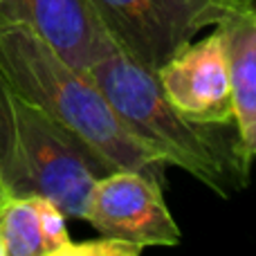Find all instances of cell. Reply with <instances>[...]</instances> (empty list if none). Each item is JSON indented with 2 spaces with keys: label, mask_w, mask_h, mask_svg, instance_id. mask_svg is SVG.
<instances>
[{
  "label": "cell",
  "mask_w": 256,
  "mask_h": 256,
  "mask_svg": "<svg viewBox=\"0 0 256 256\" xmlns=\"http://www.w3.org/2000/svg\"><path fill=\"white\" fill-rule=\"evenodd\" d=\"M0 256H7V254H4V245H2V238H0Z\"/></svg>",
  "instance_id": "cell-13"
},
{
  "label": "cell",
  "mask_w": 256,
  "mask_h": 256,
  "mask_svg": "<svg viewBox=\"0 0 256 256\" xmlns=\"http://www.w3.org/2000/svg\"><path fill=\"white\" fill-rule=\"evenodd\" d=\"M232 76L234 126L248 158L256 162V9L218 25Z\"/></svg>",
  "instance_id": "cell-8"
},
{
  "label": "cell",
  "mask_w": 256,
  "mask_h": 256,
  "mask_svg": "<svg viewBox=\"0 0 256 256\" xmlns=\"http://www.w3.org/2000/svg\"><path fill=\"white\" fill-rule=\"evenodd\" d=\"M99 236L137 248H171L182 232L158 180L132 168H112L92 184L84 218Z\"/></svg>",
  "instance_id": "cell-5"
},
{
  "label": "cell",
  "mask_w": 256,
  "mask_h": 256,
  "mask_svg": "<svg viewBox=\"0 0 256 256\" xmlns=\"http://www.w3.org/2000/svg\"><path fill=\"white\" fill-rule=\"evenodd\" d=\"M0 18L34 30L84 72L106 38V27L90 0H0Z\"/></svg>",
  "instance_id": "cell-7"
},
{
  "label": "cell",
  "mask_w": 256,
  "mask_h": 256,
  "mask_svg": "<svg viewBox=\"0 0 256 256\" xmlns=\"http://www.w3.org/2000/svg\"><path fill=\"white\" fill-rule=\"evenodd\" d=\"M0 182L9 196H38L84 218L92 184L112 166L79 135L20 99L0 79Z\"/></svg>",
  "instance_id": "cell-3"
},
{
  "label": "cell",
  "mask_w": 256,
  "mask_h": 256,
  "mask_svg": "<svg viewBox=\"0 0 256 256\" xmlns=\"http://www.w3.org/2000/svg\"><path fill=\"white\" fill-rule=\"evenodd\" d=\"M137 254H142V248H137V245L102 236V238H92L88 243H72L68 256H137Z\"/></svg>",
  "instance_id": "cell-11"
},
{
  "label": "cell",
  "mask_w": 256,
  "mask_h": 256,
  "mask_svg": "<svg viewBox=\"0 0 256 256\" xmlns=\"http://www.w3.org/2000/svg\"><path fill=\"white\" fill-rule=\"evenodd\" d=\"M86 72L122 124L168 166L186 171L220 198L248 186L252 160L240 146L236 126L198 124L180 115L164 97L158 72L128 54L108 30Z\"/></svg>",
  "instance_id": "cell-1"
},
{
  "label": "cell",
  "mask_w": 256,
  "mask_h": 256,
  "mask_svg": "<svg viewBox=\"0 0 256 256\" xmlns=\"http://www.w3.org/2000/svg\"><path fill=\"white\" fill-rule=\"evenodd\" d=\"M0 140H2V128H0Z\"/></svg>",
  "instance_id": "cell-14"
},
{
  "label": "cell",
  "mask_w": 256,
  "mask_h": 256,
  "mask_svg": "<svg viewBox=\"0 0 256 256\" xmlns=\"http://www.w3.org/2000/svg\"><path fill=\"white\" fill-rule=\"evenodd\" d=\"M0 238L7 256H45L36 196H7L2 200Z\"/></svg>",
  "instance_id": "cell-9"
},
{
  "label": "cell",
  "mask_w": 256,
  "mask_h": 256,
  "mask_svg": "<svg viewBox=\"0 0 256 256\" xmlns=\"http://www.w3.org/2000/svg\"><path fill=\"white\" fill-rule=\"evenodd\" d=\"M7 196H9V194H7V191H4L2 182H0V204H2V200H4V198H7Z\"/></svg>",
  "instance_id": "cell-12"
},
{
  "label": "cell",
  "mask_w": 256,
  "mask_h": 256,
  "mask_svg": "<svg viewBox=\"0 0 256 256\" xmlns=\"http://www.w3.org/2000/svg\"><path fill=\"white\" fill-rule=\"evenodd\" d=\"M38 202L40 236L45 243V256H68L72 248V236L68 232V216L54 202L36 196Z\"/></svg>",
  "instance_id": "cell-10"
},
{
  "label": "cell",
  "mask_w": 256,
  "mask_h": 256,
  "mask_svg": "<svg viewBox=\"0 0 256 256\" xmlns=\"http://www.w3.org/2000/svg\"><path fill=\"white\" fill-rule=\"evenodd\" d=\"M0 79L20 99L79 135L112 168L166 184L168 164L122 124L88 72L70 66L34 30L0 18Z\"/></svg>",
  "instance_id": "cell-2"
},
{
  "label": "cell",
  "mask_w": 256,
  "mask_h": 256,
  "mask_svg": "<svg viewBox=\"0 0 256 256\" xmlns=\"http://www.w3.org/2000/svg\"><path fill=\"white\" fill-rule=\"evenodd\" d=\"M108 34L158 70L207 27L256 9V0H90Z\"/></svg>",
  "instance_id": "cell-4"
},
{
  "label": "cell",
  "mask_w": 256,
  "mask_h": 256,
  "mask_svg": "<svg viewBox=\"0 0 256 256\" xmlns=\"http://www.w3.org/2000/svg\"><path fill=\"white\" fill-rule=\"evenodd\" d=\"M164 97L186 120L198 124H234L232 76L220 30L191 40L158 68Z\"/></svg>",
  "instance_id": "cell-6"
}]
</instances>
